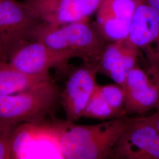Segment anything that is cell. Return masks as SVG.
Masks as SVG:
<instances>
[{
    "mask_svg": "<svg viewBox=\"0 0 159 159\" xmlns=\"http://www.w3.org/2000/svg\"><path fill=\"white\" fill-rule=\"evenodd\" d=\"M144 2L153 8L159 16V0H142Z\"/></svg>",
    "mask_w": 159,
    "mask_h": 159,
    "instance_id": "cell-18",
    "label": "cell"
},
{
    "mask_svg": "<svg viewBox=\"0 0 159 159\" xmlns=\"http://www.w3.org/2000/svg\"><path fill=\"white\" fill-rule=\"evenodd\" d=\"M52 79L50 74L32 75L25 74L8 62L0 64V96L26 91Z\"/></svg>",
    "mask_w": 159,
    "mask_h": 159,
    "instance_id": "cell-13",
    "label": "cell"
},
{
    "mask_svg": "<svg viewBox=\"0 0 159 159\" xmlns=\"http://www.w3.org/2000/svg\"><path fill=\"white\" fill-rule=\"evenodd\" d=\"M17 127L0 123V159L13 158Z\"/></svg>",
    "mask_w": 159,
    "mask_h": 159,
    "instance_id": "cell-16",
    "label": "cell"
},
{
    "mask_svg": "<svg viewBox=\"0 0 159 159\" xmlns=\"http://www.w3.org/2000/svg\"><path fill=\"white\" fill-rule=\"evenodd\" d=\"M73 58L70 52L56 50L39 40H32L13 51L8 63L25 74L44 75L50 74L52 68H66Z\"/></svg>",
    "mask_w": 159,
    "mask_h": 159,
    "instance_id": "cell-7",
    "label": "cell"
},
{
    "mask_svg": "<svg viewBox=\"0 0 159 159\" xmlns=\"http://www.w3.org/2000/svg\"><path fill=\"white\" fill-rule=\"evenodd\" d=\"M110 159H159V131L146 116L129 118Z\"/></svg>",
    "mask_w": 159,
    "mask_h": 159,
    "instance_id": "cell-6",
    "label": "cell"
},
{
    "mask_svg": "<svg viewBox=\"0 0 159 159\" xmlns=\"http://www.w3.org/2000/svg\"><path fill=\"white\" fill-rule=\"evenodd\" d=\"M127 39L143 52L148 67L159 71V16L143 1L133 18Z\"/></svg>",
    "mask_w": 159,
    "mask_h": 159,
    "instance_id": "cell-11",
    "label": "cell"
},
{
    "mask_svg": "<svg viewBox=\"0 0 159 159\" xmlns=\"http://www.w3.org/2000/svg\"><path fill=\"white\" fill-rule=\"evenodd\" d=\"M102 0H26L41 23L53 26L89 20Z\"/></svg>",
    "mask_w": 159,
    "mask_h": 159,
    "instance_id": "cell-8",
    "label": "cell"
},
{
    "mask_svg": "<svg viewBox=\"0 0 159 159\" xmlns=\"http://www.w3.org/2000/svg\"><path fill=\"white\" fill-rule=\"evenodd\" d=\"M146 117L159 131V108L156 109V112L152 115L146 116Z\"/></svg>",
    "mask_w": 159,
    "mask_h": 159,
    "instance_id": "cell-17",
    "label": "cell"
},
{
    "mask_svg": "<svg viewBox=\"0 0 159 159\" xmlns=\"http://www.w3.org/2000/svg\"><path fill=\"white\" fill-rule=\"evenodd\" d=\"M2 62H5V61H4V57H3L2 51L0 49V64L2 63Z\"/></svg>",
    "mask_w": 159,
    "mask_h": 159,
    "instance_id": "cell-19",
    "label": "cell"
},
{
    "mask_svg": "<svg viewBox=\"0 0 159 159\" xmlns=\"http://www.w3.org/2000/svg\"><path fill=\"white\" fill-rule=\"evenodd\" d=\"M142 0H102L94 25L107 43L128 39L137 8Z\"/></svg>",
    "mask_w": 159,
    "mask_h": 159,
    "instance_id": "cell-10",
    "label": "cell"
},
{
    "mask_svg": "<svg viewBox=\"0 0 159 159\" xmlns=\"http://www.w3.org/2000/svg\"><path fill=\"white\" fill-rule=\"evenodd\" d=\"M98 73L97 62L92 61H84L68 70L60 93V104L67 121L75 123L84 117L86 106L97 85Z\"/></svg>",
    "mask_w": 159,
    "mask_h": 159,
    "instance_id": "cell-5",
    "label": "cell"
},
{
    "mask_svg": "<svg viewBox=\"0 0 159 159\" xmlns=\"http://www.w3.org/2000/svg\"><path fill=\"white\" fill-rule=\"evenodd\" d=\"M34 40H39L52 49L70 52L84 61L98 62L108 43L89 20L60 26L41 24Z\"/></svg>",
    "mask_w": 159,
    "mask_h": 159,
    "instance_id": "cell-3",
    "label": "cell"
},
{
    "mask_svg": "<svg viewBox=\"0 0 159 159\" xmlns=\"http://www.w3.org/2000/svg\"><path fill=\"white\" fill-rule=\"evenodd\" d=\"M97 89L113 108L118 117L127 116L125 107V93L123 86L114 84L97 85Z\"/></svg>",
    "mask_w": 159,
    "mask_h": 159,
    "instance_id": "cell-15",
    "label": "cell"
},
{
    "mask_svg": "<svg viewBox=\"0 0 159 159\" xmlns=\"http://www.w3.org/2000/svg\"><path fill=\"white\" fill-rule=\"evenodd\" d=\"M139 53L128 39L108 43L97 62L98 73L123 86L129 72L137 64Z\"/></svg>",
    "mask_w": 159,
    "mask_h": 159,
    "instance_id": "cell-12",
    "label": "cell"
},
{
    "mask_svg": "<svg viewBox=\"0 0 159 159\" xmlns=\"http://www.w3.org/2000/svg\"><path fill=\"white\" fill-rule=\"evenodd\" d=\"M41 24L25 2L0 0V49L5 62L19 46L34 40Z\"/></svg>",
    "mask_w": 159,
    "mask_h": 159,
    "instance_id": "cell-4",
    "label": "cell"
},
{
    "mask_svg": "<svg viewBox=\"0 0 159 159\" xmlns=\"http://www.w3.org/2000/svg\"><path fill=\"white\" fill-rule=\"evenodd\" d=\"M84 117L102 121L118 118L113 108L97 90V86L86 106Z\"/></svg>",
    "mask_w": 159,
    "mask_h": 159,
    "instance_id": "cell-14",
    "label": "cell"
},
{
    "mask_svg": "<svg viewBox=\"0 0 159 159\" xmlns=\"http://www.w3.org/2000/svg\"><path fill=\"white\" fill-rule=\"evenodd\" d=\"M126 115L144 114L159 108V74L136 64L127 75L124 85Z\"/></svg>",
    "mask_w": 159,
    "mask_h": 159,
    "instance_id": "cell-9",
    "label": "cell"
},
{
    "mask_svg": "<svg viewBox=\"0 0 159 159\" xmlns=\"http://www.w3.org/2000/svg\"><path fill=\"white\" fill-rule=\"evenodd\" d=\"M128 117L102 121L92 125H79L66 120L58 128V142L66 159H110L127 124Z\"/></svg>",
    "mask_w": 159,
    "mask_h": 159,
    "instance_id": "cell-1",
    "label": "cell"
},
{
    "mask_svg": "<svg viewBox=\"0 0 159 159\" xmlns=\"http://www.w3.org/2000/svg\"><path fill=\"white\" fill-rule=\"evenodd\" d=\"M60 93L51 79L28 90L0 96V123L18 126L53 116L60 104Z\"/></svg>",
    "mask_w": 159,
    "mask_h": 159,
    "instance_id": "cell-2",
    "label": "cell"
}]
</instances>
